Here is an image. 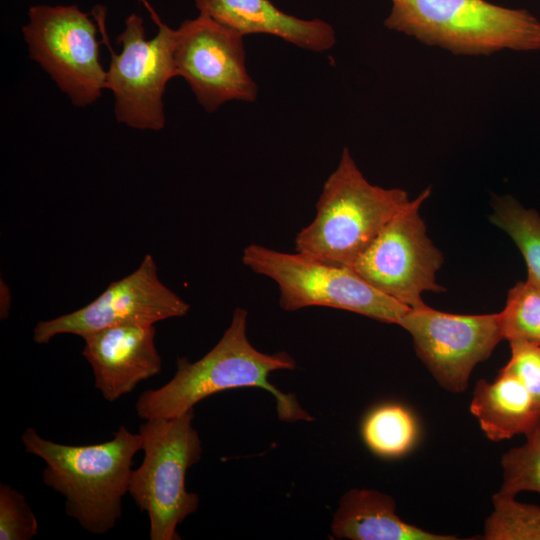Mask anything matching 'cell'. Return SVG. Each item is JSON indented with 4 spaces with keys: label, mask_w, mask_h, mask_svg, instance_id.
Segmentation results:
<instances>
[{
    "label": "cell",
    "mask_w": 540,
    "mask_h": 540,
    "mask_svg": "<svg viewBox=\"0 0 540 540\" xmlns=\"http://www.w3.org/2000/svg\"><path fill=\"white\" fill-rule=\"evenodd\" d=\"M510 358L501 369L511 373L525 386L540 411V345L510 340Z\"/></svg>",
    "instance_id": "cell-23"
},
{
    "label": "cell",
    "mask_w": 540,
    "mask_h": 540,
    "mask_svg": "<svg viewBox=\"0 0 540 540\" xmlns=\"http://www.w3.org/2000/svg\"><path fill=\"white\" fill-rule=\"evenodd\" d=\"M28 17L22 31L30 58L74 106L94 103L106 88L96 24L77 5H35Z\"/></svg>",
    "instance_id": "cell-8"
},
{
    "label": "cell",
    "mask_w": 540,
    "mask_h": 540,
    "mask_svg": "<svg viewBox=\"0 0 540 540\" xmlns=\"http://www.w3.org/2000/svg\"><path fill=\"white\" fill-rule=\"evenodd\" d=\"M525 442L501 457L502 484L498 493L514 496L523 491L540 493V419L524 435Z\"/></svg>",
    "instance_id": "cell-20"
},
{
    "label": "cell",
    "mask_w": 540,
    "mask_h": 540,
    "mask_svg": "<svg viewBox=\"0 0 540 540\" xmlns=\"http://www.w3.org/2000/svg\"><path fill=\"white\" fill-rule=\"evenodd\" d=\"M504 339L540 345V289L528 281L518 282L500 312Z\"/></svg>",
    "instance_id": "cell-21"
},
{
    "label": "cell",
    "mask_w": 540,
    "mask_h": 540,
    "mask_svg": "<svg viewBox=\"0 0 540 540\" xmlns=\"http://www.w3.org/2000/svg\"><path fill=\"white\" fill-rule=\"evenodd\" d=\"M332 534L350 540H455L429 532L396 513L394 499L374 489L353 488L340 499L333 515Z\"/></svg>",
    "instance_id": "cell-15"
},
{
    "label": "cell",
    "mask_w": 540,
    "mask_h": 540,
    "mask_svg": "<svg viewBox=\"0 0 540 540\" xmlns=\"http://www.w3.org/2000/svg\"><path fill=\"white\" fill-rule=\"evenodd\" d=\"M242 261L253 272L276 282L279 304L285 311L321 306L399 325L410 309L371 286L348 265L258 244L244 248Z\"/></svg>",
    "instance_id": "cell-6"
},
{
    "label": "cell",
    "mask_w": 540,
    "mask_h": 540,
    "mask_svg": "<svg viewBox=\"0 0 540 540\" xmlns=\"http://www.w3.org/2000/svg\"><path fill=\"white\" fill-rule=\"evenodd\" d=\"M243 37L202 14L175 29L177 76L185 79L207 112L229 101L257 99L258 86L247 70Z\"/></svg>",
    "instance_id": "cell-10"
},
{
    "label": "cell",
    "mask_w": 540,
    "mask_h": 540,
    "mask_svg": "<svg viewBox=\"0 0 540 540\" xmlns=\"http://www.w3.org/2000/svg\"><path fill=\"white\" fill-rule=\"evenodd\" d=\"M410 200L403 189L370 183L344 147L324 182L314 219L295 237V250L351 266Z\"/></svg>",
    "instance_id": "cell-4"
},
{
    "label": "cell",
    "mask_w": 540,
    "mask_h": 540,
    "mask_svg": "<svg viewBox=\"0 0 540 540\" xmlns=\"http://www.w3.org/2000/svg\"><path fill=\"white\" fill-rule=\"evenodd\" d=\"M470 412L484 435L495 442L525 435L540 419V411L525 386L502 369L492 382L477 381Z\"/></svg>",
    "instance_id": "cell-16"
},
{
    "label": "cell",
    "mask_w": 540,
    "mask_h": 540,
    "mask_svg": "<svg viewBox=\"0 0 540 540\" xmlns=\"http://www.w3.org/2000/svg\"><path fill=\"white\" fill-rule=\"evenodd\" d=\"M430 194L426 188L410 200L351 265L371 286L409 308L426 305L423 292L445 290L435 279L443 256L427 236L419 214Z\"/></svg>",
    "instance_id": "cell-9"
},
{
    "label": "cell",
    "mask_w": 540,
    "mask_h": 540,
    "mask_svg": "<svg viewBox=\"0 0 540 540\" xmlns=\"http://www.w3.org/2000/svg\"><path fill=\"white\" fill-rule=\"evenodd\" d=\"M492 222L505 231L521 251L527 265V280L540 289V216L525 209L512 197H495Z\"/></svg>",
    "instance_id": "cell-18"
},
{
    "label": "cell",
    "mask_w": 540,
    "mask_h": 540,
    "mask_svg": "<svg viewBox=\"0 0 540 540\" xmlns=\"http://www.w3.org/2000/svg\"><path fill=\"white\" fill-rule=\"evenodd\" d=\"M190 306L161 282L155 260L146 254L129 275L109 284L86 306L59 317L39 321L33 330L37 344L60 334L80 337L118 324H155L182 317Z\"/></svg>",
    "instance_id": "cell-12"
},
{
    "label": "cell",
    "mask_w": 540,
    "mask_h": 540,
    "mask_svg": "<svg viewBox=\"0 0 540 540\" xmlns=\"http://www.w3.org/2000/svg\"><path fill=\"white\" fill-rule=\"evenodd\" d=\"M194 409L173 418L146 419L139 426L144 459L132 470L128 493L149 518L151 540H180L177 527L199 506L186 489L188 469L202 454L192 422Z\"/></svg>",
    "instance_id": "cell-5"
},
{
    "label": "cell",
    "mask_w": 540,
    "mask_h": 540,
    "mask_svg": "<svg viewBox=\"0 0 540 540\" xmlns=\"http://www.w3.org/2000/svg\"><path fill=\"white\" fill-rule=\"evenodd\" d=\"M399 326L410 333L416 355L437 383L452 393L466 390L475 366L504 339L500 312L452 314L424 305L410 308Z\"/></svg>",
    "instance_id": "cell-11"
},
{
    "label": "cell",
    "mask_w": 540,
    "mask_h": 540,
    "mask_svg": "<svg viewBox=\"0 0 540 540\" xmlns=\"http://www.w3.org/2000/svg\"><path fill=\"white\" fill-rule=\"evenodd\" d=\"M153 324L126 323L83 336L82 355L94 374V385L108 402L117 401L144 380L160 373Z\"/></svg>",
    "instance_id": "cell-13"
},
{
    "label": "cell",
    "mask_w": 540,
    "mask_h": 540,
    "mask_svg": "<svg viewBox=\"0 0 540 540\" xmlns=\"http://www.w3.org/2000/svg\"><path fill=\"white\" fill-rule=\"evenodd\" d=\"M247 318V310L236 308L230 325L208 353L195 362L178 358L176 373L169 382L138 397V417L173 418L213 394L257 387L273 395L280 420L310 421L311 416L294 394L283 393L269 381V375L276 370L294 369L295 360L284 351L267 354L257 350L247 336Z\"/></svg>",
    "instance_id": "cell-1"
},
{
    "label": "cell",
    "mask_w": 540,
    "mask_h": 540,
    "mask_svg": "<svg viewBox=\"0 0 540 540\" xmlns=\"http://www.w3.org/2000/svg\"><path fill=\"white\" fill-rule=\"evenodd\" d=\"M141 1L157 24L158 32L147 40L142 18L135 13L129 15L123 32L117 38L122 47L119 54L108 45L105 9L96 6L91 15L111 52L106 88L113 92L115 98L116 120L132 128L158 131L165 126L163 95L166 85L177 77L175 30L161 21L146 0Z\"/></svg>",
    "instance_id": "cell-7"
},
{
    "label": "cell",
    "mask_w": 540,
    "mask_h": 540,
    "mask_svg": "<svg viewBox=\"0 0 540 540\" xmlns=\"http://www.w3.org/2000/svg\"><path fill=\"white\" fill-rule=\"evenodd\" d=\"M38 521L25 496L8 484H0V540H30Z\"/></svg>",
    "instance_id": "cell-22"
},
{
    "label": "cell",
    "mask_w": 540,
    "mask_h": 540,
    "mask_svg": "<svg viewBox=\"0 0 540 540\" xmlns=\"http://www.w3.org/2000/svg\"><path fill=\"white\" fill-rule=\"evenodd\" d=\"M360 431L364 444L374 455L395 459L415 446L419 426L410 409L396 402H386L367 412Z\"/></svg>",
    "instance_id": "cell-17"
},
{
    "label": "cell",
    "mask_w": 540,
    "mask_h": 540,
    "mask_svg": "<svg viewBox=\"0 0 540 540\" xmlns=\"http://www.w3.org/2000/svg\"><path fill=\"white\" fill-rule=\"evenodd\" d=\"M25 451L46 466V486L65 498V512L89 533L111 531L122 514V498L128 493L133 458L142 450L139 433L121 425L102 443L66 445L42 438L28 427L21 436Z\"/></svg>",
    "instance_id": "cell-2"
},
{
    "label": "cell",
    "mask_w": 540,
    "mask_h": 540,
    "mask_svg": "<svg viewBox=\"0 0 540 540\" xmlns=\"http://www.w3.org/2000/svg\"><path fill=\"white\" fill-rule=\"evenodd\" d=\"M484 523L485 540H540V507L495 493Z\"/></svg>",
    "instance_id": "cell-19"
},
{
    "label": "cell",
    "mask_w": 540,
    "mask_h": 540,
    "mask_svg": "<svg viewBox=\"0 0 540 540\" xmlns=\"http://www.w3.org/2000/svg\"><path fill=\"white\" fill-rule=\"evenodd\" d=\"M387 29L455 55L540 49V21L487 0H390Z\"/></svg>",
    "instance_id": "cell-3"
},
{
    "label": "cell",
    "mask_w": 540,
    "mask_h": 540,
    "mask_svg": "<svg viewBox=\"0 0 540 540\" xmlns=\"http://www.w3.org/2000/svg\"><path fill=\"white\" fill-rule=\"evenodd\" d=\"M200 14L243 36L267 34L301 49L325 52L336 43L334 28L321 19H301L269 0H195Z\"/></svg>",
    "instance_id": "cell-14"
}]
</instances>
